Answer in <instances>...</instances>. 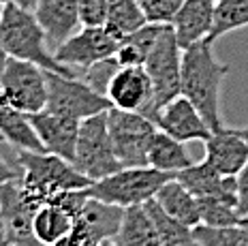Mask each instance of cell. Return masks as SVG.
Returning <instances> with one entry per match:
<instances>
[{
	"mask_svg": "<svg viewBox=\"0 0 248 246\" xmlns=\"http://www.w3.org/2000/svg\"><path fill=\"white\" fill-rule=\"evenodd\" d=\"M212 41H199L182 54V94L193 101L212 131L225 126L220 116V90L231 66L218 62L212 49Z\"/></svg>",
	"mask_w": 248,
	"mask_h": 246,
	"instance_id": "cell-1",
	"label": "cell"
},
{
	"mask_svg": "<svg viewBox=\"0 0 248 246\" xmlns=\"http://www.w3.org/2000/svg\"><path fill=\"white\" fill-rule=\"evenodd\" d=\"M0 32H2V41L9 56L30 60V62L43 66L45 71L77 77V71L58 62V58L49 49L47 34L39 24L34 11L4 2L2 11H0Z\"/></svg>",
	"mask_w": 248,
	"mask_h": 246,
	"instance_id": "cell-2",
	"label": "cell"
},
{
	"mask_svg": "<svg viewBox=\"0 0 248 246\" xmlns=\"http://www.w3.org/2000/svg\"><path fill=\"white\" fill-rule=\"evenodd\" d=\"M17 163L22 167V184L43 201L64 191H81L92 184L73 163L54 152L17 150Z\"/></svg>",
	"mask_w": 248,
	"mask_h": 246,
	"instance_id": "cell-3",
	"label": "cell"
},
{
	"mask_svg": "<svg viewBox=\"0 0 248 246\" xmlns=\"http://www.w3.org/2000/svg\"><path fill=\"white\" fill-rule=\"evenodd\" d=\"M175 178V173L161 171L150 165L143 167H124L103 180L92 182L86 188L90 197H96L101 201L113 203L120 208L131 206H143L146 201L156 197L165 182Z\"/></svg>",
	"mask_w": 248,
	"mask_h": 246,
	"instance_id": "cell-4",
	"label": "cell"
},
{
	"mask_svg": "<svg viewBox=\"0 0 248 246\" xmlns=\"http://www.w3.org/2000/svg\"><path fill=\"white\" fill-rule=\"evenodd\" d=\"M182 54L184 49L180 47L173 26L167 24L143 62L154 86V103L148 116L150 120L156 118L161 107L182 94Z\"/></svg>",
	"mask_w": 248,
	"mask_h": 246,
	"instance_id": "cell-5",
	"label": "cell"
},
{
	"mask_svg": "<svg viewBox=\"0 0 248 246\" xmlns=\"http://www.w3.org/2000/svg\"><path fill=\"white\" fill-rule=\"evenodd\" d=\"M73 165L92 182L103 180L124 169L111 146L109 129H107V111L81 120Z\"/></svg>",
	"mask_w": 248,
	"mask_h": 246,
	"instance_id": "cell-6",
	"label": "cell"
},
{
	"mask_svg": "<svg viewBox=\"0 0 248 246\" xmlns=\"http://www.w3.org/2000/svg\"><path fill=\"white\" fill-rule=\"evenodd\" d=\"M107 129L116 156L124 167L148 165V148L156 133V122L141 111H128L120 107L107 109Z\"/></svg>",
	"mask_w": 248,
	"mask_h": 246,
	"instance_id": "cell-7",
	"label": "cell"
},
{
	"mask_svg": "<svg viewBox=\"0 0 248 246\" xmlns=\"http://www.w3.org/2000/svg\"><path fill=\"white\" fill-rule=\"evenodd\" d=\"M4 99L22 114H37L47 107V71L30 60L9 56L0 73Z\"/></svg>",
	"mask_w": 248,
	"mask_h": 246,
	"instance_id": "cell-8",
	"label": "cell"
},
{
	"mask_svg": "<svg viewBox=\"0 0 248 246\" xmlns=\"http://www.w3.org/2000/svg\"><path fill=\"white\" fill-rule=\"evenodd\" d=\"M43 199L22 184V178L7 182L0 188V225L2 238L19 246H41L34 235V216L43 206Z\"/></svg>",
	"mask_w": 248,
	"mask_h": 246,
	"instance_id": "cell-9",
	"label": "cell"
},
{
	"mask_svg": "<svg viewBox=\"0 0 248 246\" xmlns=\"http://www.w3.org/2000/svg\"><path fill=\"white\" fill-rule=\"evenodd\" d=\"M111 101L105 94L96 92L79 77L47 71V111L54 114L86 120L90 116H96L101 111H107Z\"/></svg>",
	"mask_w": 248,
	"mask_h": 246,
	"instance_id": "cell-10",
	"label": "cell"
},
{
	"mask_svg": "<svg viewBox=\"0 0 248 246\" xmlns=\"http://www.w3.org/2000/svg\"><path fill=\"white\" fill-rule=\"evenodd\" d=\"M118 45L120 41L113 39L105 26H81L73 37H69L56 49L54 56L58 58V62L75 69L79 77L81 69L109 58V56H116Z\"/></svg>",
	"mask_w": 248,
	"mask_h": 246,
	"instance_id": "cell-11",
	"label": "cell"
},
{
	"mask_svg": "<svg viewBox=\"0 0 248 246\" xmlns=\"http://www.w3.org/2000/svg\"><path fill=\"white\" fill-rule=\"evenodd\" d=\"M107 99L113 107L150 116L154 103V86L146 66H120L109 81Z\"/></svg>",
	"mask_w": 248,
	"mask_h": 246,
	"instance_id": "cell-12",
	"label": "cell"
},
{
	"mask_svg": "<svg viewBox=\"0 0 248 246\" xmlns=\"http://www.w3.org/2000/svg\"><path fill=\"white\" fill-rule=\"evenodd\" d=\"M156 126L165 133H169L175 139L188 143V141H205L212 135V126L205 122L201 111L193 105V101L186 99L184 94L171 99L154 118Z\"/></svg>",
	"mask_w": 248,
	"mask_h": 246,
	"instance_id": "cell-13",
	"label": "cell"
},
{
	"mask_svg": "<svg viewBox=\"0 0 248 246\" xmlns=\"http://www.w3.org/2000/svg\"><path fill=\"white\" fill-rule=\"evenodd\" d=\"M26 116H28L32 129L37 131L45 150L73 163L81 120L54 114V111H47V109L37 111V114H26Z\"/></svg>",
	"mask_w": 248,
	"mask_h": 246,
	"instance_id": "cell-14",
	"label": "cell"
},
{
	"mask_svg": "<svg viewBox=\"0 0 248 246\" xmlns=\"http://www.w3.org/2000/svg\"><path fill=\"white\" fill-rule=\"evenodd\" d=\"M34 15L47 34L51 52H56L66 39L84 26L77 0H37Z\"/></svg>",
	"mask_w": 248,
	"mask_h": 246,
	"instance_id": "cell-15",
	"label": "cell"
},
{
	"mask_svg": "<svg viewBox=\"0 0 248 246\" xmlns=\"http://www.w3.org/2000/svg\"><path fill=\"white\" fill-rule=\"evenodd\" d=\"M205 143V161L223 176H237L248 165V143L237 129L223 126L214 131Z\"/></svg>",
	"mask_w": 248,
	"mask_h": 246,
	"instance_id": "cell-16",
	"label": "cell"
},
{
	"mask_svg": "<svg viewBox=\"0 0 248 246\" xmlns=\"http://www.w3.org/2000/svg\"><path fill=\"white\" fill-rule=\"evenodd\" d=\"M175 178L195 197H218L237 208V176H223L205 158L178 171Z\"/></svg>",
	"mask_w": 248,
	"mask_h": 246,
	"instance_id": "cell-17",
	"label": "cell"
},
{
	"mask_svg": "<svg viewBox=\"0 0 248 246\" xmlns=\"http://www.w3.org/2000/svg\"><path fill=\"white\" fill-rule=\"evenodd\" d=\"M214 13L216 0H186L171 24L180 47L186 49L208 39L214 26Z\"/></svg>",
	"mask_w": 248,
	"mask_h": 246,
	"instance_id": "cell-18",
	"label": "cell"
},
{
	"mask_svg": "<svg viewBox=\"0 0 248 246\" xmlns=\"http://www.w3.org/2000/svg\"><path fill=\"white\" fill-rule=\"evenodd\" d=\"M32 227H34V235H37L41 246H54L64 235L71 233V229L75 227V212L64 201L62 193L47 199L39 208Z\"/></svg>",
	"mask_w": 248,
	"mask_h": 246,
	"instance_id": "cell-19",
	"label": "cell"
},
{
	"mask_svg": "<svg viewBox=\"0 0 248 246\" xmlns=\"http://www.w3.org/2000/svg\"><path fill=\"white\" fill-rule=\"evenodd\" d=\"M124 210L126 208L113 206V203L101 201V199L88 195L81 208L77 210L75 223L81 225L92 238H96L99 242H105V240L116 238L124 218Z\"/></svg>",
	"mask_w": 248,
	"mask_h": 246,
	"instance_id": "cell-20",
	"label": "cell"
},
{
	"mask_svg": "<svg viewBox=\"0 0 248 246\" xmlns=\"http://www.w3.org/2000/svg\"><path fill=\"white\" fill-rule=\"evenodd\" d=\"M0 135L7 143L15 146L17 150H34V152H47L41 143L37 131L32 129L28 116L17 111L15 107L4 99L0 90Z\"/></svg>",
	"mask_w": 248,
	"mask_h": 246,
	"instance_id": "cell-21",
	"label": "cell"
},
{
	"mask_svg": "<svg viewBox=\"0 0 248 246\" xmlns=\"http://www.w3.org/2000/svg\"><path fill=\"white\" fill-rule=\"evenodd\" d=\"M154 199H156L158 206H161L169 216H173L175 220H180V223L188 225V227H193V229L201 223L197 197H195L178 178H171L169 182H165Z\"/></svg>",
	"mask_w": 248,
	"mask_h": 246,
	"instance_id": "cell-22",
	"label": "cell"
},
{
	"mask_svg": "<svg viewBox=\"0 0 248 246\" xmlns=\"http://www.w3.org/2000/svg\"><path fill=\"white\" fill-rule=\"evenodd\" d=\"M116 246H161L156 225L146 210V206H131L124 210L122 225L118 229Z\"/></svg>",
	"mask_w": 248,
	"mask_h": 246,
	"instance_id": "cell-23",
	"label": "cell"
},
{
	"mask_svg": "<svg viewBox=\"0 0 248 246\" xmlns=\"http://www.w3.org/2000/svg\"><path fill=\"white\" fill-rule=\"evenodd\" d=\"M193 158H190L188 150L184 148V141L175 139L169 133H165L161 129H156L152 141L148 148V165L154 169H161V171L169 173H178L182 169L193 165Z\"/></svg>",
	"mask_w": 248,
	"mask_h": 246,
	"instance_id": "cell-24",
	"label": "cell"
},
{
	"mask_svg": "<svg viewBox=\"0 0 248 246\" xmlns=\"http://www.w3.org/2000/svg\"><path fill=\"white\" fill-rule=\"evenodd\" d=\"M146 24H148V17L143 13L141 0H109L105 30L116 41L126 39L128 34L143 28Z\"/></svg>",
	"mask_w": 248,
	"mask_h": 246,
	"instance_id": "cell-25",
	"label": "cell"
},
{
	"mask_svg": "<svg viewBox=\"0 0 248 246\" xmlns=\"http://www.w3.org/2000/svg\"><path fill=\"white\" fill-rule=\"evenodd\" d=\"M167 24H152L148 22L143 28L135 30L133 34H128L126 39L120 41L116 49V58L122 66H143L146 58L152 52L154 43L161 37L163 28Z\"/></svg>",
	"mask_w": 248,
	"mask_h": 246,
	"instance_id": "cell-26",
	"label": "cell"
},
{
	"mask_svg": "<svg viewBox=\"0 0 248 246\" xmlns=\"http://www.w3.org/2000/svg\"><path fill=\"white\" fill-rule=\"evenodd\" d=\"M143 206H146V210L150 212L154 225H156L161 246H199L193 227H188V225H184V223H180V220H175L173 216H169V214L158 206L156 199H150Z\"/></svg>",
	"mask_w": 248,
	"mask_h": 246,
	"instance_id": "cell-27",
	"label": "cell"
},
{
	"mask_svg": "<svg viewBox=\"0 0 248 246\" xmlns=\"http://www.w3.org/2000/svg\"><path fill=\"white\" fill-rule=\"evenodd\" d=\"M246 26H248V0H218L214 13V26H212L208 41L214 43L216 39Z\"/></svg>",
	"mask_w": 248,
	"mask_h": 246,
	"instance_id": "cell-28",
	"label": "cell"
},
{
	"mask_svg": "<svg viewBox=\"0 0 248 246\" xmlns=\"http://www.w3.org/2000/svg\"><path fill=\"white\" fill-rule=\"evenodd\" d=\"M193 231L199 246H248V227L244 223L225 227L197 225Z\"/></svg>",
	"mask_w": 248,
	"mask_h": 246,
	"instance_id": "cell-29",
	"label": "cell"
},
{
	"mask_svg": "<svg viewBox=\"0 0 248 246\" xmlns=\"http://www.w3.org/2000/svg\"><path fill=\"white\" fill-rule=\"evenodd\" d=\"M199 201V225H212V227H225V225L242 223V216L233 203L218 197H197Z\"/></svg>",
	"mask_w": 248,
	"mask_h": 246,
	"instance_id": "cell-30",
	"label": "cell"
},
{
	"mask_svg": "<svg viewBox=\"0 0 248 246\" xmlns=\"http://www.w3.org/2000/svg\"><path fill=\"white\" fill-rule=\"evenodd\" d=\"M120 62H118L116 56H109V58L105 60H99V62L86 66V69L79 71V79H84L90 88H94L96 92H101V94L107 96V88H109V81L111 77L118 73V69H120Z\"/></svg>",
	"mask_w": 248,
	"mask_h": 246,
	"instance_id": "cell-31",
	"label": "cell"
},
{
	"mask_svg": "<svg viewBox=\"0 0 248 246\" xmlns=\"http://www.w3.org/2000/svg\"><path fill=\"white\" fill-rule=\"evenodd\" d=\"M186 0H141L143 13L152 24H173Z\"/></svg>",
	"mask_w": 248,
	"mask_h": 246,
	"instance_id": "cell-32",
	"label": "cell"
},
{
	"mask_svg": "<svg viewBox=\"0 0 248 246\" xmlns=\"http://www.w3.org/2000/svg\"><path fill=\"white\" fill-rule=\"evenodd\" d=\"M84 26H105L109 0H77Z\"/></svg>",
	"mask_w": 248,
	"mask_h": 246,
	"instance_id": "cell-33",
	"label": "cell"
},
{
	"mask_svg": "<svg viewBox=\"0 0 248 246\" xmlns=\"http://www.w3.org/2000/svg\"><path fill=\"white\" fill-rule=\"evenodd\" d=\"M54 246H101V242L96 238H92V235L88 233L81 225L75 223V227L71 229V233L64 235V238H62L58 244H54Z\"/></svg>",
	"mask_w": 248,
	"mask_h": 246,
	"instance_id": "cell-34",
	"label": "cell"
},
{
	"mask_svg": "<svg viewBox=\"0 0 248 246\" xmlns=\"http://www.w3.org/2000/svg\"><path fill=\"white\" fill-rule=\"evenodd\" d=\"M237 212L248 218V165L237 173Z\"/></svg>",
	"mask_w": 248,
	"mask_h": 246,
	"instance_id": "cell-35",
	"label": "cell"
},
{
	"mask_svg": "<svg viewBox=\"0 0 248 246\" xmlns=\"http://www.w3.org/2000/svg\"><path fill=\"white\" fill-rule=\"evenodd\" d=\"M0 143H4V141H0ZM17 178H22V167H19V163H17V167H13L11 163L2 156V152H0V188L7 182L17 180Z\"/></svg>",
	"mask_w": 248,
	"mask_h": 246,
	"instance_id": "cell-36",
	"label": "cell"
},
{
	"mask_svg": "<svg viewBox=\"0 0 248 246\" xmlns=\"http://www.w3.org/2000/svg\"><path fill=\"white\" fill-rule=\"evenodd\" d=\"M7 60H9V52H7V47H4L2 32H0V73H2V69L7 66Z\"/></svg>",
	"mask_w": 248,
	"mask_h": 246,
	"instance_id": "cell-37",
	"label": "cell"
},
{
	"mask_svg": "<svg viewBox=\"0 0 248 246\" xmlns=\"http://www.w3.org/2000/svg\"><path fill=\"white\" fill-rule=\"evenodd\" d=\"M2 2H11V4H17V7L30 9V11H34V7H37V0H2Z\"/></svg>",
	"mask_w": 248,
	"mask_h": 246,
	"instance_id": "cell-38",
	"label": "cell"
},
{
	"mask_svg": "<svg viewBox=\"0 0 248 246\" xmlns=\"http://www.w3.org/2000/svg\"><path fill=\"white\" fill-rule=\"evenodd\" d=\"M0 246H19V244L11 242V240H7V238H0Z\"/></svg>",
	"mask_w": 248,
	"mask_h": 246,
	"instance_id": "cell-39",
	"label": "cell"
},
{
	"mask_svg": "<svg viewBox=\"0 0 248 246\" xmlns=\"http://www.w3.org/2000/svg\"><path fill=\"white\" fill-rule=\"evenodd\" d=\"M237 131H240V135L244 137V139H246V143H248V126H246V129H237Z\"/></svg>",
	"mask_w": 248,
	"mask_h": 246,
	"instance_id": "cell-40",
	"label": "cell"
},
{
	"mask_svg": "<svg viewBox=\"0 0 248 246\" xmlns=\"http://www.w3.org/2000/svg\"><path fill=\"white\" fill-rule=\"evenodd\" d=\"M101 246H116V244H113V240H105V242H101Z\"/></svg>",
	"mask_w": 248,
	"mask_h": 246,
	"instance_id": "cell-41",
	"label": "cell"
},
{
	"mask_svg": "<svg viewBox=\"0 0 248 246\" xmlns=\"http://www.w3.org/2000/svg\"><path fill=\"white\" fill-rule=\"evenodd\" d=\"M242 223H244V225H246V227H248V218H242Z\"/></svg>",
	"mask_w": 248,
	"mask_h": 246,
	"instance_id": "cell-42",
	"label": "cell"
},
{
	"mask_svg": "<svg viewBox=\"0 0 248 246\" xmlns=\"http://www.w3.org/2000/svg\"><path fill=\"white\" fill-rule=\"evenodd\" d=\"M2 7H4V2H2V0H0V11H2Z\"/></svg>",
	"mask_w": 248,
	"mask_h": 246,
	"instance_id": "cell-43",
	"label": "cell"
},
{
	"mask_svg": "<svg viewBox=\"0 0 248 246\" xmlns=\"http://www.w3.org/2000/svg\"><path fill=\"white\" fill-rule=\"evenodd\" d=\"M0 238H2V225H0Z\"/></svg>",
	"mask_w": 248,
	"mask_h": 246,
	"instance_id": "cell-44",
	"label": "cell"
},
{
	"mask_svg": "<svg viewBox=\"0 0 248 246\" xmlns=\"http://www.w3.org/2000/svg\"><path fill=\"white\" fill-rule=\"evenodd\" d=\"M0 141H4V139H2V135H0Z\"/></svg>",
	"mask_w": 248,
	"mask_h": 246,
	"instance_id": "cell-45",
	"label": "cell"
},
{
	"mask_svg": "<svg viewBox=\"0 0 248 246\" xmlns=\"http://www.w3.org/2000/svg\"><path fill=\"white\" fill-rule=\"evenodd\" d=\"M216 2H218V0H216Z\"/></svg>",
	"mask_w": 248,
	"mask_h": 246,
	"instance_id": "cell-46",
	"label": "cell"
}]
</instances>
